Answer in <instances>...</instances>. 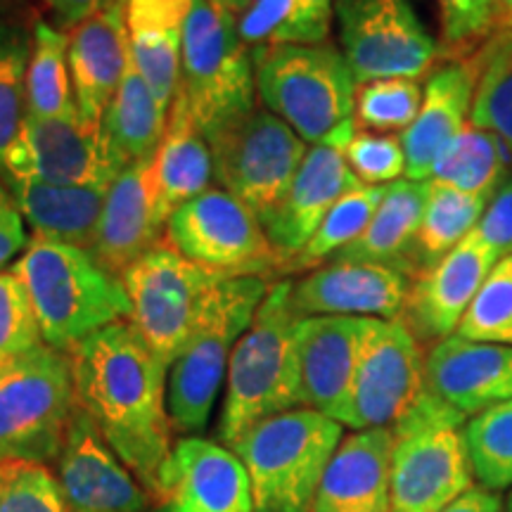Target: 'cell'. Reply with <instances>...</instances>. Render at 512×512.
<instances>
[{
  "instance_id": "cell-38",
  "label": "cell",
  "mask_w": 512,
  "mask_h": 512,
  "mask_svg": "<svg viewBox=\"0 0 512 512\" xmlns=\"http://www.w3.org/2000/svg\"><path fill=\"white\" fill-rule=\"evenodd\" d=\"M34 31L0 17V164L24 119V93Z\"/></svg>"
},
{
  "instance_id": "cell-46",
  "label": "cell",
  "mask_w": 512,
  "mask_h": 512,
  "mask_svg": "<svg viewBox=\"0 0 512 512\" xmlns=\"http://www.w3.org/2000/svg\"><path fill=\"white\" fill-rule=\"evenodd\" d=\"M332 5H335V0H294L292 22L287 24L280 43L313 46V43L328 41L332 27Z\"/></svg>"
},
{
  "instance_id": "cell-12",
  "label": "cell",
  "mask_w": 512,
  "mask_h": 512,
  "mask_svg": "<svg viewBox=\"0 0 512 512\" xmlns=\"http://www.w3.org/2000/svg\"><path fill=\"white\" fill-rule=\"evenodd\" d=\"M166 242L192 264L223 278L283 275V259L266 228L240 200L221 188L192 197L166 221Z\"/></svg>"
},
{
  "instance_id": "cell-19",
  "label": "cell",
  "mask_w": 512,
  "mask_h": 512,
  "mask_svg": "<svg viewBox=\"0 0 512 512\" xmlns=\"http://www.w3.org/2000/svg\"><path fill=\"white\" fill-rule=\"evenodd\" d=\"M57 479L74 512H143L145 486L76 403L57 458Z\"/></svg>"
},
{
  "instance_id": "cell-4",
  "label": "cell",
  "mask_w": 512,
  "mask_h": 512,
  "mask_svg": "<svg viewBox=\"0 0 512 512\" xmlns=\"http://www.w3.org/2000/svg\"><path fill=\"white\" fill-rule=\"evenodd\" d=\"M342 427L311 408H294L261 420L230 446L247 467L254 512H311Z\"/></svg>"
},
{
  "instance_id": "cell-32",
  "label": "cell",
  "mask_w": 512,
  "mask_h": 512,
  "mask_svg": "<svg viewBox=\"0 0 512 512\" xmlns=\"http://www.w3.org/2000/svg\"><path fill=\"white\" fill-rule=\"evenodd\" d=\"M510 159L512 152L496 133L470 121L465 131L441 152L430 181L446 183L467 195L491 200L505 183L503 178Z\"/></svg>"
},
{
  "instance_id": "cell-47",
  "label": "cell",
  "mask_w": 512,
  "mask_h": 512,
  "mask_svg": "<svg viewBox=\"0 0 512 512\" xmlns=\"http://www.w3.org/2000/svg\"><path fill=\"white\" fill-rule=\"evenodd\" d=\"M24 223L27 221H24L10 188L0 181V266H5L27 249L29 238Z\"/></svg>"
},
{
  "instance_id": "cell-48",
  "label": "cell",
  "mask_w": 512,
  "mask_h": 512,
  "mask_svg": "<svg viewBox=\"0 0 512 512\" xmlns=\"http://www.w3.org/2000/svg\"><path fill=\"white\" fill-rule=\"evenodd\" d=\"M50 15L55 19V27L62 31H74L81 22L105 8L110 0H43Z\"/></svg>"
},
{
  "instance_id": "cell-25",
  "label": "cell",
  "mask_w": 512,
  "mask_h": 512,
  "mask_svg": "<svg viewBox=\"0 0 512 512\" xmlns=\"http://www.w3.org/2000/svg\"><path fill=\"white\" fill-rule=\"evenodd\" d=\"M392 430H358L342 439L311 512H392Z\"/></svg>"
},
{
  "instance_id": "cell-18",
  "label": "cell",
  "mask_w": 512,
  "mask_h": 512,
  "mask_svg": "<svg viewBox=\"0 0 512 512\" xmlns=\"http://www.w3.org/2000/svg\"><path fill=\"white\" fill-rule=\"evenodd\" d=\"M354 133L356 124L349 121L325 140L309 147L285 202L280 204L278 214L266 228L268 240L273 242L275 252L283 259V273L285 266L313 238L328 211L349 190L361 185L344 159V147L351 143Z\"/></svg>"
},
{
  "instance_id": "cell-45",
  "label": "cell",
  "mask_w": 512,
  "mask_h": 512,
  "mask_svg": "<svg viewBox=\"0 0 512 512\" xmlns=\"http://www.w3.org/2000/svg\"><path fill=\"white\" fill-rule=\"evenodd\" d=\"M475 235L498 256L512 254V178L505 181L486 204Z\"/></svg>"
},
{
  "instance_id": "cell-40",
  "label": "cell",
  "mask_w": 512,
  "mask_h": 512,
  "mask_svg": "<svg viewBox=\"0 0 512 512\" xmlns=\"http://www.w3.org/2000/svg\"><path fill=\"white\" fill-rule=\"evenodd\" d=\"M425 88L418 79L392 76L375 79L356 88L354 124L373 133L406 131L418 117Z\"/></svg>"
},
{
  "instance_id": "cell-3",
  "label": "cell",
  "mask_w": 512,
  "mask_h": 512,
  "mask_svg": "<svg viewBox=\"0 0 512 512\" xmlns=\"http://www.w3.org/2000/svg\"><path fill=\"white\" fill-rule=\"evenodd\" d=\"M292 280L273 283L240 337L226 373V399L219 422L223 446H235L261 420L302 406L297 363V311Z\"/></svg>"
},
{
  "instance_id": "cell-21",
  "label": "cell",
  "mask_w": 512,
  "mask_h": 512,
  "mask_svg": "<svg viewBox=\"0 0 512 512\" xmlns=\"http://www.w3.org/2000/svg\"><path fill=\"white\" fill-rule=\"evenodd\" d=\"M498 259L472 230L444 259L415 275L403 323L415 337H451Z\"/></svg>"
},
{
  "instance_id": "cell-28",
  "label": "cell",
  "mask_w": 512,
  "mask_h": 512,
  "mask_svg": "<svg viewBox=\"0 0 512 512\" xmlns=\"http://www.w3.org/2000/svg\"><path fill=\"white\" fill-rule=\"evenodd\" d=\"M430 181L399 178L389 183L373 221L363 235L330 261H366L399 268L406 275H418V233L425 211ZM328 264V261H325Z\"/></svg>"
},
{
  "instance_id": "cell-30",
  "label": "cell",
  "mask_w": 512,
  "mask_h": 512,
  "mask_svg": "<svg viewBox=\"0 0 512 512\" xmlns=\"http://www.w3.org/2000/svg\"><path fill=\"white\" fill-rule=\"evenodd\" d=\"M155 178L164 221H169L171 214L192 197L209 190L214 178V159L207 138L197 128L188 102L178 91L171 102L164 140L155 157Z\"/></svg>"
},
{
  "instance_id": "cell-20",
  "label": "cell",
  "mask_w": 512,
  "mask_h": 512,
  "mask_svg": "<svg viewBox=\"0 0 512 512\" xmlns=\"http://www.w3.org/2000/svg\"><path fill=\"white\" fill-rule=\"evenodd\" d=\"M366 318L311 316L297 325L302 406L342 425L361 354Z\"/></svg>"
},
{
  "instance_id": "cell-22",
  "label": "cell",
  "mask_w": 512,
  "mask_h": 512,
  "mask_svg": "<svg viewBox=\"0 0 512 512\" xmlns=\"http://www.w3.org/2000/svg\"><path fill=\"white\" fill-rule=\"evenodd\" d=\"M166 221L159 211L155 162L121 169L107 188L105 209L91 254L98 264L121 278L140 256L162 242Z\"/></svg>"
},
{
  "instance_id": "cell-41",
  "label": "cell",
  "mask_w": 512,
  "mask_h": 512,
  "mask_svg": "<svg viewBox=\"0 0 512 512\" xmlns=\"http://www.w3.org/2000/svg\"><path fill=\"white\" fill-rule=\"evenodd\" d=\"M0 512H69V503L60 479L48 465L34 460H3Z\"/></svg>"
},
{
  "instance_id": "cell-6",
  "label": "cell",
  "mask_w": 512,
  "mask_h": 512,
  "mask_svg": "<svg viewBox=\"0 0 512 512\" xmlns=\"http://www.w3.org/2000/svg\"><path fill=\"white\" fill-rule=\"evenodd\" d=\"M256 95L304 143L316 145L354 121L358 81L330 41L280 43L252 50Z\"/></svg>"
},
{
  "instance_id": "cell-7",
  "label": "cell",
  "mask_w": 512,
  "mask_h": 512,
  "mask_svg": "<svg viewBox=\"0 0 512 512\" xmlns=\"http://www.w3.org/2000/svg\"><path fill=\"white\" fill-rule=\"evenodd\" d=\"M463 422V413L427 389L392 427V512H439L472 489Z\"/></svg>"
},
{
  "instance_id": "cell-11",
  "label": "cell",
  "mask_w": 512,
  "mask_h": 512,
  "mask_svg": "<svg viewBox=\"0 0 512 512\" xmlns=\"http://www.w3.org/2000/svg\"><path fill=\"white\" fill-rule=\"evenodd\" d=\"M223 280L162 240L140 256L121 275L131 316L128 323L140 332L166 368L174 366L204 309L209 292Z\"/></svg>"
},
{
  "instance_id": "cell-53",
  "label": "cell",
  "mask_w": 512,
  "mask_h": 512,
  "mask_svg": "<svg viewBox=\"0 0 512 512\" xmlns=\"http://www.w3.org/2000/svg\"><path fill=\"white\" fill-rule=\"evenodd\" d=\"M508 512H512V494H510V498H508Z\"/></svg>"
},
{
  "instance_id": "cell-51",
  "label": "cell",
  "mask_w": 512,
  "mask_h": 512,
  "mask_svg": "<svg viewBox=\"0 0 512 512\" xmlns=\"http://www.w3.org/2000/svg\"><path fill=\"white\" fill-rule=\"evenodd\" d=\"M211 3L219 5V8H223V10H228L230 15L240 17L242 12H245V10L249 8V5L254 3V0H211Z\"/></svg>"
},
{
  "instance_id": "cell-44",
  "label": "cell",
  "mask_w": 512,
  "mask_h": 512,
  "mask_svg": "<svg viewBox=\"0 0 512 512\" xmlns=\"http://www.w3.org/2000/svg\"><path fill=\"white\" fill-rule=\"evenodd\" d=\"M344 159L363 185H389L406 174L401 136L392 133L356 131L344 147Z\"/></svg>"
},
{
  "instance_id": "cell-26",
  "label": "cell",
  "mask_w": 512,
  "mask_h": 512,
  "mask_svg": "<svg viewBox=\"0 0 512 512\" xmlns=\"http://www.w3.org/2000/svg\"><path fill=\"white\" fill-rule=\"evenodd\" d=\"M418 117L401 133L406 178L430 181L441 152L456 140L472 117L475 72L465 60H448L427 79Z\"/></svg>"
},
{
  "instance_id": "cell-23",
  "label": "cell",
  "mask_w": 512,
  "mask_h": 512,
  "mask_svg": "<svg viewBox=\"0 0 512 512\" xmlns=\"http://www.w3.org/2000/svg\"><path fill=\"white\" fill-rule=\"evenodd\" d=\"M427 389L463 415H477L512 399V347L439 339L425 356Z\"/></svg>"
},
{
  "instance_id": "cell-33",
  "label": "cell",
  "mask_w": 512,
  "mask_h": 512,
  "mask_svg": "<svg viewBox=\"0 0 512 512\" xmlns=\"http://www.w3.org/2000/svg\"><path fill=\"white\" fill-rule=\"evenodd\" d=\"M34 43L27 69L24 114L41 119L67 117L76 112L72 72H69V36L48 22L34 24Z\"/></svg>"
},
{
  "instance_id": "cell-49",
  "label": "cell",
  "mask_w": 512,
  "mask_h": 512,
  "mask_svg": "<svg viewBox=\"0 0 512 512\" xmlns=\"http://www.w3.org/2000/svg\"><path fill=\"white\" fill-rule=\"evenodd\" d=\"M439 512H503V501L496 491L484 489V486H472Z\"/></svg>"
},
{
  "instance_id": "cell-5",
  "label": "cell",
  "mask_w": 512,
  "mask_h": 512,
  "mask_svg": "<svg viewBox=\"0 0 512 512\" xmlns=\"http://www.w3.org/2000/svg\"><path fill=\"white\" fill-rule=\"evenodd\" d=\"M268 290V278H223L209 292L188 342L169 368L166 408L176 432L195 434L207 427L233 349Z\"/></svg>"
},
{
  "instance_id": "cell-2",
  "label": "cell",
  "mask_w": 512,
  "mask_h": 512,
  "mask_svg": "<svg viewBox=\"0 0 512 512\" xmlns=\"http://www.w3.org/2000/svg\"><path fill=\"white\" fill-rule=\"evenodd\" d=\"M12 273L29 294L43 344L57 351L72 354L86 337L131 316L121 278L88 249L31 238Z\"/></svg>"
},
{
  "instance_id": "cell-43",
  "label": "cell",
  "mask_w": 512,
  "mask_h": 512,
  "mask_svg": "<svg viewBox=\"0 0 512 512\" xmlns=\"http://www.w3.org/2000/svg\"><path fill=\"white\" fill-rule=\"evenodd\" d=\"M441 22V55L448 60L470 57L494 34L489 0H437Z\"/></svg>"
},
{
  "instance_id": "cell-1",
  "label": "cell",
  "mask_w": 512,
  "mask_h": 512,
  "mask_svg": "<svg viewBox=\"0 0 512 512\" xmlns=\"http://www.w3.org/2000/svg\"><path fill=\"white\" fill-rule=\"evenodd\" d=\"M72 373L76 403L145 491L155 494L174 448L166 408L169 368L128 320H119L72 351Z\"/></svg>"
},
{
  "instance_id": "cell-27",
  "label": "cell",
  "mask_w": 512,
  "mask_h": 512,
  "mask_svg": "<svg viewBox=\"0 0 512 512\" xmlns=\"http://www.w3.org/2000/svg\"><path fill=\"white\" fill-rule=\"evenodd\" d=\"M190 0H126L131 62L171 110L181 79V48Z\"/></svg>"
},
{
  "instance_id": "cell-42",
  "label": "cell",
  "mask_w": 512,
  "mask_h": 512,
  "mask_svg": "<svg viewBox=\"0 0 512 512\" xmlns=\"http://www.w3.org/2000/svg\"><path fill=\"white\" fill-rule=\"evenodd\" d=\"M41 344V328L22 280L12 271H0V366Z\"/></svg>"
},
{
  "instance_id": "cell-52",
  "label": "cell",
  "mask_w": 512,
  "mask_h": 512,
  "mask_svg": "<svg viewBox=\"0 0 512 512\" xmlns=\"http://www.w3.org/2000/svg\"><path fill=\"white\" fill-rule=\"evenodd\" d=\"M15 3L17 0H0V15H5V12H8Z\"/></svg>"
},
{
  "instance_id": "cell-16",
  "label": "cell",
  "mask_w": 512,
  "mask_h": 512,
  "mask_svg": "<svg viewBox=\"0 0 512 512\" xmlns=\"http://www.w3.org/2000/svg\"><path fill=\"white\" fill-rule=\"evenodd\" d=\"M155 512H254L242 460L219 441L178 439L159 472Z\"/></svg>"
},
{
  "instance_id": "cell-24",
  "label": "cell",
  "mask_w": 512,
  "mask_h": 512,
  "mask_svg": "<svg viewBox=\"0 0 512 512\" xmlns=\"http://www.w3.org/2000/svg\"><path fill=\"white\" fill-rule=\"evenodd\" d=\"M131 48L126 0H110L69 34V72L79 117L95 128L124 81Z\"/></svg>"
},
{
  "instance_id": "cell-37",
  "label": "cell",
  "mask_w": 512,
  "mask_h": 512,
  "mask_svg": "<svg viewBox=\"0 0 512 512\" xmlns=\"http://www.w3.org/2000/svg\"><path fill=\"white\" fill-rule=\"evenodd\" d=\"M472 472L484 489L503 491L512 486V399L472 415L465 425Z\"/></svg>"
},
{
  "instance_id": "cell-35",
  "label": "cell",
  "mask_w": 512,
  "mask_h": 512,
  "mask_svg": "<svg viewBox=\"0 0 512 512\" xmlns=\"http://www.w3.org/2000/svg\"><path fill=\"white\" fill-rule=\"evenodd\" d=\"M489 200L430 181L418 233V273L437 264L477 228Z\"/></svg>"
},
{
  "instance_id": "cell-34",
  "label": "cell",
  "mask_w": 512,
  "mask_h": 512,
  "mask_svg": "<svg viewBox=\"0 0 512 512\" xmlns=\"http://www.w3.org/2000/svg\"><path fill=\"white\" fill-rule=\"evenodd\" d=\"M465 60L475 72L470 121L496 133L512 152V29L494 31Z\"/></svg>"
},
{
  "instance_id": "cell-13",
  "label": "cell",
  "mask_w": 512,
  "mask_h": 512,
  "mask_svg": "<svg viewBox=\"0 0 512 512\" xmlns=\"http://www.w3.org/2000/svg\"><path fill=\"white\" fill-rule=\"evenodd\" d=\"M332 17L358 86L392 76L420 79L441 55L413 0H335Z\"/></svg>"
},
{
  "instance_id": "cell-29",
  "label": "cell",
  "mask_w": 512,
  "mask_h": 512,
  "mask_svg": "<svg viewBox=\"0 0 512 512\" xmlns=\"http://www.w3.org/2000/svg\"><path fill=\"white\" fill-rule=\"evenodd\" d=\"M15 197L34 238L91 252L105 209L107 188L95 185H53L36 181H3Z\"/></svg>"
},
{
  "instance_id": "cell-50",
  "label": "cell",
  "mask_w": 512,
  "mask_h": 512,
  "mask_svg": "<svg viewBox=\"0 0 512 512\" xmlns=\"http://www.w3.org/2000/svg\"><path fill=\"white\" fill-rule=\"evenodd\" d=\"M494 31L512 29V0H489Z\"/></svg>"
},
{
  "instance_id": "cell-8",
  "label": "cell",
  "mask_w": 512,
  "mask_h": 512,
  "mask_svg": "<svg viewBox=\"0 0 512 512\" xmlns=\"http://www.w3.org/2000/svg\"><path fill=\"white\" fill-rule=\"evenodd\" d=\"M178 93L204 138L256 107L252 50L240 38L238 17L211 0H190Z\"/></svg>"
},
{
  "instance_id": "cell-39",
  "label": "cell",
  "mask_w": 512,
  "mask_h": 512,
  "mask_svg": "<svg viewBox=\"0 0 512 512\" xmlns=\"http://www.w3.org/2000/svg\"><path fill=\"white\" fill-rule=\"evenodd\" d=\"M453 335L512 347V254L496 261Z\"/></svg>"
},
{
  "instance_id": "cell-31",
  "label": "cell",
  "mask_w": 512,
  "mask_h": 512,
  "mask_svg": "<svg viewBox=\"0 0 512 512\" xmlns=\"http://www.w3.org/2000/svg\"><path fill=\"white\" fill-rule=\"evenodd\" d=\"M166 121H169V107L159 102L131 62L100 124L102 140L119 171L131 164L155 162L164 140Z\"/></svg>"
},
{
  "instance_id": "cell-15",
  "label": "cell",
  "mask_w": 512,
  "mask_h": 512,
  "mask_svg": "<svg viewBox=\"0 0 512 512\" xmlns=\"http://www.w3.org/2000/svg\"><path fill=\"white\" fill-rule=\"evenodd\" d=\"M117 174L102 131L86 124L79 112L55 119L24 114L0 164V181L110 188Z\"/></svg>"
},
{
  "instance_id": "cell-14",
  "label": "cell",
  "mask_w": 512,
  "mask_h": 512,
  "mask_svg": "<svg viewBox=\"0 0 512 512\" xmlns=\"http://www.w3.org/2000/svg\"><path fill=\"white\" fill-rule=\"evenodd\" d=\"M427 394L425 356L403 320L366 318L361 354L342 425L392 430Z\"/></svg>"
},
{
  "instance_id": "cell-17",
  "label": "cell",
  "mask_w": 512,
  "mask_h": 512,
  "mask_svg": "<svg viewBox=\"0 0 512 512\" xmlns=\"http://www.w3.org/2000/svg\"><path fill=\"white\" fill-rule=\"evenodd\" d=\"M413 278L399 268L366 261H328L292 280L290 302L299 318L354 316L403 320Z\"/></svg>"
},
{
  "instance_id": "cell-10",
  "label": "cell",
  "mask_w": 512,
  "mask_h": 512,
  "mask_svg": "<svg viewBox=\"0 0 512 512\" xmlns=\"http://www.w3.org/2000/svg\"><path fill=\"white\" fill-rule=\"evenodd\" d=\"M214 181L268 228L292 188L306 152L304 138L266 107L230 119L207 136Z\"/></svg>"
},
{
  "instance_id": "cell-9",
  "label": "cell",
  "mask_w": 512,
  "mask_h": 512,
  "mask_svg": "<svg viewBox=\"0 0 512 512\" xmlns=\"http://www.w3.org/2000/svg\"><path fill=\"white\" fill-rule=\"evenodd\" d=\"M76 408L72 354L41 344L0 366V463L60 458Z\"/></svg>"
},
{
  "instance_id": "cell-36",
  "label": "cell",
  "mask_w": 512,
  "mask_h": 512,
  "mask_svg": "<svg viewBox=\"0 0 512 512\" xmlns=\"http://www.w3.org/2000/svg\"><path fill=\"white\" fill-rule=\"evenodd\" d=\"M387 185H356L347 195L328 211L323 223H320L313 238L306 242V247L299 252L290 264L285 266V273H302L309 268L323 266L337 252L349 247L363 235L368 223L373 221L377 207H380Z\"/></svg>"
}]
</instances>
